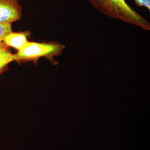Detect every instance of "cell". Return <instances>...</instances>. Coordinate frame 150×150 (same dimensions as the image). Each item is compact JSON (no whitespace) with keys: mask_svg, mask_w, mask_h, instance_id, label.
I'll use <instances>...</instances> for the list:
<instances>
[{"mask_svg":"<svg viewBox=\"0 0 150 150\" xmlns=\"http://www.w3.org/2000/svg\"><path fill=\"white\" fill-rule=\"evenodd\" d=\"M63 44L56 42H30L16 54H13L12 59L17 63L32 62L38 64L40 58H46L53 64H56L54 57L62 53L65 48Z\"/></svg>","mask_w":150,"mask_h":150,"instance_id":"7a4b0ae2","label":"cell"},{"mask_svg":"<svg viewBox=\"0 0 150 150\" xmlns=\"http://www.w3.org/2000/svg\"><path fill=\"white\" fill-rule=\"evenodd\" d=\"M12 31V24L0 23V42H2L3 38L6 33Z\"/></svg>","mask_w":150,"mask_h":150,"instance_id":"8992f818","label":"cell"},{"mask_svg":"<svg viewBox=\"0 0 150 150\" xmlns=\"http://www.w3.org/2000/svg\"><path fill=\"white\" fill-rule=\"evenodd\" d=\"M22 17L18 0H0V23L12 24Z\"/></svg>","mask_w":150,"mask_h":150,"instance_id":"3957f363","label":"cell"},{"mask_svg":"<svg viewBox=\"0 0 150 150\" xmlns=\"http://www.w3.org/2000/svg\"><path fill=\"white\" fill-rule=\"evenodd\" d=\"M31 34V32L30 31L17 32H13L11 31L6 34L2 42L7 47L15 48L18 51L28 42V38Z\"/></svg>","mask_w":150,"mask_h":150,"instance_id":"277c9868","label":"cell"},{"mask_svg":"<svg viewBox=\"0 0 150 150\" xmlns=\"http://www.w3.org/2000/svg\"><path fill=\"white\" fill-rule=\"evenodd\" d=\"M12 55L10 48L0 42V76L9 69V64L13 62Z\"/></svg>","mask_w":150,"mask_h":150,"instance_id":"5b68a950","label":"cell"},{"mask_svg":"<svg viewBox=\"0 0 150 150\" xmlns=\"http://www.w3.org/2000/svg\"><path fill=\"white\" fill-rule=\"evenodd\" d=\"M101 14L150 31V23L134 11L126 0H88Z\"/></svg>","mask_w":150,"mask_h":150,"instance_id":"6da1fadb","label":"cell"},{"mask_svg":"<svg viewBox=\"0 0 150 150\" xmlns=\"http://www.w3.org/2000/svg\"><path fill=\"white\" fill-rule=\"evenodd\" d=\"M135 4L139 7H142L150 11V0H134Z\"/></svg>","mask_w":150,"mask_h":150,"instance_id":"52a82bcc","label":"cell"}]
</instances>
